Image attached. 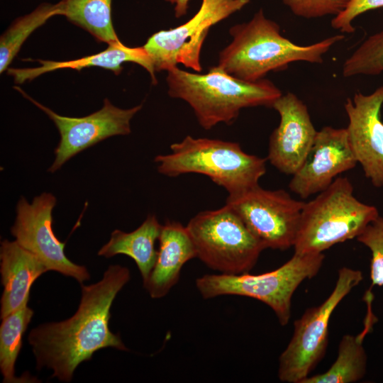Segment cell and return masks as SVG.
I'll use <instances>...</instances> for the list:
<instances>
[{"label": "cell", "mask_w": 383, "mask_h": 383, "mask_svg": "<svg viewBox=\"0 0 383 383\" xmlns=\"http://www.w3.org/2000/svg\"><path fill=\"white\" fill-rule=\"evenodd\" d=\"M130 278L127 267L110 265L99 282L82 284L80 304L72 317L33 328L28 340L37 369H50L52 377L68 382L77 366L97 350L114 348L127 351L119 335L110 331L109 322L113 300Z\"/></svg>", "instance_id": "6da1fadb"}, {"label": "cell", "mask_w": 383, "mask_h": 383, "mask_svg": "<svg viewBox=\"0 0 383 383\" xmlns=\"http://www.w3.org/2000/svg\"><path fill=\"white\" fill-rule=\"evenodd\" d=\"M230 44L218 55V66L229 74L248 82H256L271 71L287 69L289 63L304 61L321 63L323 56L342 40L335 35L309 45H299L280 33L274 21L260 9L252 18L232 26Z\"/></svg>", "instance_id": "7a4b0ae2"}, {"label": "cell", "mask_w": 383, "mask_h": 383, "mask_svg": "<svg viewBox=\"0 0 383 383\" xmlns=\"http://www.w3.org/2000/svg\"><path fill=\"white\" fill-rule=\"evenodd\" d=\"M166 82L168 94L186 101L205 130L220 123L231 124L244 108L272 107L282 94L268 79L244 81L218 65L211 67L206 74L175 67L167 71Z\"/></svg>", "instance_id": "3957f363"}, {"label": "cell", "mask_w": 383, "mask_h": 383, "mask_svg": "<svg viewBox=\"0 0 383 383\" xmlns=\"http://www.w3.org/2000/svg\"><path fill=\"white\" fill-rule=\"evenodd\" d=\"M171 152L155 157L158 172L177 177L196 173L209 177L228 195L243 193L257 185L266 172L267 158L246 153L239 143L186 136L170 145Z\"/></svg>", "instance_id": "277c9868"}, {"label": "cell", "mask_w": 383, "mask_h": 383, "mask_svg": "<svg viewBox=\"0 0 383 383\" xmlns=\"http://www.w3.org/2000/svg\"><path fill=\"white\" fill-rule=\"evenodd\" d=\"M379 216L361 202L347 177H337L303 207L294 244V253H323L333 245L357 238Z\"/></svg>", "instance_id": "5b68a950"}, {"label": "cell", "mask_w": 383, "mask_h": 383, "mask_svg": "<svg viewBox=\"0 0 383 383\" xmlns=\"http://www.w3.org/2000/svg\"><path fill=\"white\" fill-rule=\"evenodd\" d=\"M323 253L294 255L279 268L260 274H204L196 279V287L204 299L223 295L250 297L267 304L279 323L285 326L291 317L292 299L298 287L320 270Z\"/></svg>", "instance_id": "8992f818"}, {"label": "cell", "mask_w": 383, "mask_h": 383, "mask_svg": "<svg viewBox=\"0 0 383 383\" xmlns=\"http://www.w3.org/2000/svg\"><path fill=\"white\" fill-rule=\"evenodd\" d=\"M186 226L196 257L221 274L248 272L265 249L227 205L197 213Z\"/></svg>", "instance_id": "52a82bcc"}, {"label": "cell", "mask_w": 383, "mask_h": 383, "mask_svg": "<svg viewBox=\"0 0 383 383\" xmlns=\"http://www.w3.org/2000/svg\"><path fill=\"white\" fill-rule=\"evenodd\" d=\"M363 279L361 271L343 267L335 285L319 306L309 308L294 323V332L279 358L278 378L301 383L323 358L328 343L331 316L341 301Z\"/></svg>", "instance_id": "ba28073f"}, {"label": "cell", "mask_w": 383, "mask_h": 383, "mask_svg": "<svg viewBox=\"0 0 383 383\" xmlns=\"http://www.w3.org/2000/svg\"><path fill=\"white\" fill-rule=\"evenodd\" d=\"M250 0H202L199 11L184 23L152 35L143 45L155 71H169L182 64L196 72L202 67L200 54L213 26L241 10Z\"/></svg>", "instance_id": "9c48e42d"}, {"label": "cell", "mask_w": 383, "mask_h": 383, "mask_svg": "<svg viewBox=\"0 0 383 383\" xmlns=\"http://www.w3.org/2000/svg\"><path fill=\"white\" fill-rule=\"evenodd\" d=\"M305 202L284 189L267 190L257 185L228 195L226 204L266 248L285 250L294 246Z\"/></svg>", "instance_id": "30bf717a"}, {"label": "cell", "mask_w": 383, "mask_h": 383, "mask_svg": "<svg viewBox=\"0 0 383 383\" xmlns=\"http://www.w3.org/2000/svg\"><path fill=\"white\" fill-rule=\"evenodd\" d=\"M56 198L44 192L32 203L21 197L16 206V217L11 228L16 241L36 256L48 270H54L74 278L80 284L89 279L84 266L70 260L65 253V243L59 240L52 230V210Z\"/></svg>", "instance_id": "8fae6325"}, {"label": "cell", "mask_w": 383, "mask_h": 383, "mask_svg": "<svg viewBox=\"0 0 383 383\" xmlns=\"http://www.w3.org/2000/svg\"><path fill=\"white\" fill-rule=\"evenodd\" d=\"M16 89L43 111L59 131L60 138L55 150V160L48 169L50 172H56L72 157L104 139L129 134L131 121L142 109L141 104L128 109H120L105 99L100 110L83 117H68L57 114L20 88Z\"/></svg>", "instance_id": "7c38bea8"}, {"label": "cell", "mask_w": 383, "mask_h": 383, "mask_svg": "<svg viewBox=\"0 0 383 383\" xmlns=\"http://www.w3.org/2000/svg\"><path fill=\"white\" fill-rule=\"evenodd\" d=\"M382 106L383 87L368 95L357 93L344 106L349 121L345 129L350 147L365 177L376 187H383Z\"/></svg>", "instance_id": "4fadbf2b"}, {"label": "cell", "mask_w": 383, "mask_h": 383, "mask_svg": "<svg viewBox=\"0 0 383 383\" xmlns=\"http://www.w3.org/2000/svg\"><path fill=\"white\" fill-rule=\"evenodd\" d=\"M357 163L346 129L323 127L317 131L306 160L292 175L289 189L303 199L308 198L325 190L336 176L352 170Z\"/></svg>", "instance_id": "5bb4252c"}, {"label": "cell", "mask_w": 383, "mask_h": 383, "mask_svg": "<svg viewBox=\"0 0 383 383\" xmlns=\"http://www.w3.org/2000/svg\"><path fill=\"white\" fill-rule=\"evenodd\" d=\"M272 107L280 121L270 135L267 159L281 172L293 175L306 160L317 131L306 106L294 94H282Z\"/></svg>", "instance_id": "9a60e30c"}, {"label": "cell", "mask_w": 383, "mask_h": 383, "mask_svg": "<svg viewBox=\"0 0 383 383\" xmlns=\"http://www.w3.org/2000/svg\"><path fill=\"white\" fill-rule=\"evenodd\" d=\"M159 249L155 266L143 282L153 299L166 296L178 282L181 270L189 260L196 257V250L187 226L167 221L162 226Z\"/></svg>", "instance_id": "2e32d148"}, {"label": "cell", "mask_w": 383, "mask_h": 383, "mask_svg": "<svg viewBox=\"0 0 383 383\" xmlns=\"http://www.w3.org/2000/svg\"><path fill=\"white\" fill-rule=\"evenodd\" d=\"M0 260L2 319L28 301L33 283L48 270L36 256L16 240H4L1 243Z\"/></svg>", "instance_id": "e0dca14e"}, {"label": "cell", "mask_w": 383, "mask_h": 383, "mask_svg": "<svg viewBox=\"0 0 383 383\" xmlns=\"http://www.w3.org/2000/svg\"><path fill=\"white\" fill-rule=\"evenodd\" d=\"M38 62L40 65L37 67L9 68L8 74L13 77L17 84L30 81L43 74L60 69L80 70L87 67H98L118 74L123 70V63L130 62L138 64L145 69L150 75L152 82L155 84L157 83L152 60L144 47L130 48L121 41L109 45L108 48L101 52L77 60L69 61L38 60Z\"/></svg>", "instance_id": "ac0fdd59"}, {"label": "cell", "mask_w": 383, "mask_h": 383, "mask_svg": "<svg viewBox=\"0 0 383 383\" xmlns=\"http://www.w3.org/2000/svg\"><path fill=\"white\" fill-rule=\"evenodd\" d=\"M162 225L155 215L150 214L135 230L126 233L115 230L109 241L99 251L98 255L111 257L122 254L131 257L136 263L143 282H146L155 266L157 250L155 243L159 239Z\"/></svg>", "instance_id": "d6986e66"}, {"label": "cell", "mask_w": 383, "mask_h": 383, "mask_svg": "<svg viewBox=\"0 0 383 383\" xmlns=\"http://www.w3.org/2000/svg\"><path fill=\"white\" fill-rule=\"evenodd\" d=\"M373 316L358 335H344L339 343L338 356L323 373L309 376L301 383H353L362 379L367 370V354L363 346L365 335L372 328Z\"/></svg>", "instance_id": "ffe728a7"}, {"label": "cell", "mask_w": 383, "mask_h": 383, "mask_svg": "<svg viewBox=\"0 0 383 383\" xmlns=\"http://www.w3.org/2000/svg\"><path fill=\"white\" fill-rule=\"evenodd\" d=\"M112 0H60L59 15L109 45L120 41L113 26Z\"/></svg>", "instance_id": "44dd1931"}, {"label": "cell", "mask_w": 383, "mask_h": 383, "mask_svg": "<svg viewBox=\"0 0 383 383\" xmlns=\"http://www.w3.org/2000/svg\"><path fill=\"white\" fill-rule=\"evenodd\" d=\"M33 315L28 301L4 318L0 326V370L3 382H21L15 376V363L22 347V338Z\"/></svg>", "instance_id": "7402d4cb"}, {"label": "cell", "mask_w": 383, "mask_h": 383, "mask_svg": "<svg viewBox=\"0 0 383 383\" xmlns=\"http://www.w3.org/2000/svg\"><path fill=\"white\" fill-rule=\"evenodd\" d=\"M59 15L57 4L44 2L16 19L0 39V72H4L29 35L49 18Z\"/></svg>", "instance_id": "603a6c76"}, {"label": "cell", "mask_w": 383, "mask_h": 383, "mask_svg": "<svg viewBox=\"0 0 383 383\" xmlns=\"http://www.w3.org/2000/svg\"><path fill=\"white\" fill-rule=\"evenodd\" d=\"M383 72V30L366 39L345 61V77L377 75Z\"/></svg>", "instance_id": "cb8c5ba5"}, {"label": "cell", "mask_w": 383, "mask_h": 383, "mask_svg": "<svg viewBox=\"0 0 383 383\" xmlns=\"http://www.w3.org/2000/svg\"><path fill=\"white\" fill-rule=\"evenodd\" d=\"M356 238L371 251L372 285L383 286V218L379 216Z\"/></svg>", "instance_id": "d4e9b609"}, {"label": "cell", "mask_w": 383, "mask_h": 383, "mask_svg": "<svg viewBox=\"0 0 383 383\" xmlns=\"http://www.w3.org/2000/svg\"><path fill=\"white\" fill-rule=\"evenodd\" d=\"M351 0H282L296 16L318 18L326 15H338Z\"/></svg>", "instance_id": "484cf974"}, {"label": "cell", "mask_w": 383, "mask_h": 383, "mask_svg": "<svg viewBox=\"0 0 383 383\" xmlns=\"http://www.w3.org/2000/svg\"><path fill=\"white\" fill-rule=\"evenodd\" d=\"M382 7L383 0H351L340 13L335 16L331 26L342 33H353L355 28L352 23L357 16L367 11Z\"/></svg>", "instance_id": "4316f807"}, {"label": "cell", "mask_w": 383, "mask_h": 383, "mask_svg": "<svg viewBox=\"0 0 383 383\" xmlns=\"http://www.w3.org/2000/svg\"><path fill=\"white\" fill-rule=\"evenodd\" d=\"M174 5V15L176 18H180L187 13L190 0H165Z\"/></svg>", "instance_id": "83f0119b"}]
</instances>
